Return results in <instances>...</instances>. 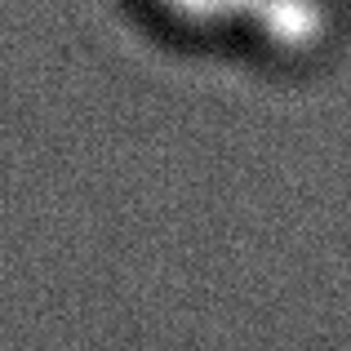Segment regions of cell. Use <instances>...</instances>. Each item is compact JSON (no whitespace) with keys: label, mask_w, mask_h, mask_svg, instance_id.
<instances>
[{"label":"cell","mask_w":351,"mask_h":351,"mask_svg":"<svg viewBox=\"0 0 351 351\" xmlns=\"http://www.w3.org/2000/svg\"><path fill=\"white\" fill-rule=\"evenodd\" d=\"M160 5L182 23L200 27L249 23L285 49H307L325 32V9L316 0H160Z\"/></svg>","instance_id":"cell-1"}]
</instances>
